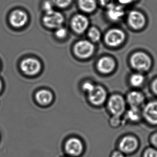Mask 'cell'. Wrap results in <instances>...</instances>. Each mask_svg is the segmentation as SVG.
<instances>
[{
  "label": "cell",
  "instance_id": "d6a6232c",
  "mask_svg": "<svg viewBox=\"0 0 157 157\" xmlns=\"http://www.w3.org/2000/svg\"><path fill=\"white\" fill-rule=\"evenodd\" d=\"M1 88H2V83H1V81L0 80V91L1 90Z\"/></svg>",
  "mask_w": 157,
  "mask_h": 157
},
{
  "label": "cell",
  "instance_id": "7402d4cb",
  "mask_svg": "<svg viewBox=\"0 0 157 157\" xmlns=\"http://www.w3.org/2000/svg\"><path fill=\"white\" fill-rule=\"evenodd\" d=\"M142 157H157V149L152 147H149L143 152Z\"/></svg>",
  "mask_w": 157,
  "mask_h": 157
},
{
  "label": "cell",
  "instance_id": "6da1fadb",
  "mask_svg": "<svg viewBox=\"0 0 157 157\" xmlns=\"http://www.w3.org/2000/svg\"><path fill=\"white\" fill-rule=\"evenodd\" d=\"M130 63L136 70L146 71L150 67L151 61L150 58L145 53L138 52L132 55Z\"/></svg>",
  "mask_w": 157,
  "mask_h": 157
},
{
  "label": "cell",
  "instance_id": "ba28073f",
  "mask_svg": "<svg viewBox=\"0 0 157 157\" xmlns=\"http://www.w3.org/2000/svg\"><path fill=\"white\" fill-rule=\"evenodd\" d=\"M119 147L122 152L130 154L134 153L137 150L139 142L134 136H126L122 140Z\"/></svg>",
  "mask_w": 157,
  "mask_h": 157
},
{
  "label": "cell",
  "instance_id": "44dd1931",
  "mask_svg": "<svg viewBox=\"0 0 157 157\" xmlns=\"http://www.w3.org/2000/svg\"><path fill=\"white\" fill-rule=\"evenodd\" d=\"M88 36L94 42H97L99 40L100 38V32L99 31L94 27L90 28L88 31Z\"/></svg>",
  "mask_w": 157,
  "mask_h": 157
},
{
  "label": "cell",
  "instance_id": "8992f818",
  "mask_svg": "<svg viewBox=\"0 0 157 157\" xmlns=\"http://www.w3.org/2000/svg\"><path fill=\"white\" fill-rule=\"evenodd\" d=\"M125 39L124 32L120 29H113L108 31L105 36L107 44L112 47H116L122 43Z\"/></svg>",
  "mask_w": 157,
  "mask_h": 157
},
{
  "label": "cell",
  "instance_id": "9a60e30c",
  "mask_svg": "<svg viewBox=\"0 0 157 157\" xmlns=\"http://www.w3.org/2000/svg\"><path fill=\"white\" fill-rule=\"evenodd\" d=\"M115 67L114 60L109 57H104L99 59L97 64L98 70L103 74L112 72Z\"/></svg>",
  "mask_w": 157,
  "mask_h": 157
},
{
  "label": "cell",
  "instance_id": "d6986e66",
  "mask_svg": "<svg viewBox=\"0 0 157 157\" xmlns=\"http://www.w3.org/2000/svg\"><path fill=\"white\" fill-rule=\"evenodd\" d=\"M140 111L137 107H132L127 113V117L130 121L136 122L140 118Z\"/></svg>",
  "mask_w": 157,
  "mask_h": 157
},
{
  "label": "cell",
  "instance_id": "4fadbf2b",
  "mask_svg": "<svg viewBox=\"0 0 157 157\" xmlns=\"http://www.w3.org/2000/svg\"><path fill=\"white\" fill-rule=\"evenodd\" d=\"M107 16L112 21H118L125 14L124 9L122 5L113 4L107 8Z\"/></svg>",
  "mask_w": 157,
  "mask_h": 157
},
{
  "label": "cell",
  "instance_id": "3957f363",
  "mask_svg": "<svg viewBox=\"0 0 157 157\" xmlns=\"http://www.w3.org/2000/svg\"><path fill=\"white\" fill-rule=\"evenodd\" d=\"M94 47L92 44L86 40L79 41L75 45L74 52L75 54L80 58H88L94 53Z\"/></svg>",
  "mask_w": 157,
  "mask_h": 157
},
{
  "label": "cell",
  "instance_id": "2e32d148",
  "mask_svg": "<svg viewBox=\"0 0 157 157\" xmlns=\"http://www.w3.org/2000/svg\"><path fill=\"white\" fill-rule=\"evenodd\" d=\"M36 98L39 104L47 105L49 104L53 100V95L51 92L42 90L36 93Z\"/></svg>",
  "mask_w": 157,
  "mask_h": 157
},
{
  "label": "cell",
  "instance_id": "4316f807",
  "mask_svg": "<svg viewBox=\"0 0 157 157\" xmlns=\"http://www.w3.org/2000/svg\"><path fill=\"white\" fill-rule=\"evenodd\" d=\"M150 142L151 147L157 149V132L152 135L150 139Z\"/></svg>",
  "mask_w": 157,
  "mask_h": 157
},
{
  "label": "cell",
  "instance_id": "cb8c5ba5",
  "mask_svg": "<svg viewBox=\"0 0 157 157\" xmlns=\"http://www.w3.org/2000/svg\"><path fill=\"white\" fill-rule=\"evenodd\" d=\"M53 5L54 4L52 1L46 0L43 3V7L44 10L45 11V13H49L54 10L53 9Z\"/></svg>",
  "mask_w": 157,
  "mask_h": 157
},
{
  "label": "cell",
  "instance_id": "484cf974",
  "mask_svg": "<svg viewBox=\"0 0 157 157\" xmlns=\"http://www.w3.org/2000/svg\"><path fill=\"white\" fill-rule=\"evenodd\" d=\"M94 86H95L91 83L86 82L83 85V89L84 90V91L87 92V93L89 94L90 92L92 90L94 89Z\"/></svg>",
  "mask_w": 157,
  "mask_h": 157
},
{
  "label": "cell",
  "instance_id": "5bb4252c",
  "mask_svg": "<svg viewBox=\"0 0 157 157\" xmlns=\"http://www.w3.org/2000/svg\"><path fill=\"white\" fill-rule=\"evenodd\" d=\"M144 115L147 121L153 124H157V101H152L145 106Z\"/></svg>",
  "mask_w": 157,
  "mask_h": 157
},
{
  "label": "cell",
  "instance_id": "603a6c76",
  "mask_svg": "<svg viewBox=\"0 0 157 157\" xmlns=\"http://www.w3.org/2000/svg\"><path fill=\"white\" fill-rule=\"evenodd\" d=\"M52 2L56 6L61 8H65L70 6L72 0H52Z\"/></svg>",
  "mask_w": 157,
  "mask_h": 157
},
{
  "label": "cell",
  "instance_id": "f546056e",
  "mask_svg": "<svg viewBox=\"0 0 157 157\" xmlns=\"http://www.w3.org/2000/svg\"><path fill=\"white\" fill-rule=\"evenodd\" d=\"M119 3L122 6H126L131 4L132 2L136 1V0H118Z\"/></svg>",
  "mask_w": 157,
  "mask_h": 157
},
{
  "label": "cell",
  "instance_id": "83f0119b",
  "mask_svg": "<svg viewBox=\"0 0 157 157\" xmlns=\"http://www.w3.org/2000/svg\"><path fill=\"white\" fill-rule=\"evenodd\" d=\"M99 2L102 6L108 8L110 5L114 3V0H98Z\"/></svg>",
  "mask_w": 157,
  "mask_h": 157
},
{
  "label": "cell",
  "instance_id": "ac0fdd59",
  "mask_svg": "<svg viewBox=\"0 0 157 157\" xmlns=\"http://www.w3.org/2000/svg\"><path fill=\"white\" fill-rule=\"evenodd\" d=\"M78 6L85 13H92L97 8V0H78Z\"/></svg>",
  "mask_w": 157,
  "mask_h": 157
},
{
  "label": "cell",
  "instance_id": "7a4b0ae2",
  "mask_svg": "<svg viewBox=\"0 0 157 157\" xmlns=\"http://www.w3.org/2000/svg\"><path fill=\"white\" fill-rule=\"evenodd\" d=\"M64 17L61 13L53 10L45 13L43 17V23L46 27L50 29H57L63 23Z\"/></svg>",
  "mask_w": 157,
  "mask_h": 157
},
{
  "label": "cell",
  "instance_id": "5b68a950",
  "mask_svg": "<svg viewBox=\"0 0 157 157\" xmlns=\"http://www.w3.org/2000/svg\"><path fill=\"white\" fill-rule=\"evenodd\" d=\"M108 108L110 112L115 116H120L125 109V102L123 98L119 95L110 97L108 101Z\"/></svg>",
  "mask_w": 157,
  "mask_h": 157
},
{
  "label": "cell",
  "instance_id": "9c48e42d",
  "mask_svg": "<svg viewBox=\"0 0 157 157\" xmlns=\"http://www.w3.org/2000/svg\"><path fill=\"white\" fill-rule=\"evenodd\" d=\"M128 21L132 28L135 30H139L144 27L146 19L142 13L138 11L133 10L129 13Z\"/></svg>",
  "mask_w": 157,
  "mask_h": 157
},
{
  "label": "cell",
  "instance_id": "277c9868",
  "mask_svg": "<svg viewBox=\"0 0 157 157\" xmlns=\"http://www.w3.org/2000/svg\"><path fill=\"white\" fill-rule=\"evenodd\" d=\"M21 68L25 74L32 76L40 71L41 64L39 61L34 58H27L21 62Z\"/></svg>",
  "mask_w": 157,
  "mask_h": 157
},
{
  "label": "cell",
  "instance_id": "52a82bcc",
  "mask_svg": "<svg viewBox=\"0 0 157 157\" xmlns=\"http://www.w3.org/2000/svg\"><path fill=\"white\" fill-rule=\"evenodd\" d=\"M28 21L27 13L21 9H16L11 13L9 21L13 27L20 28L25 25Z\"/></svg>",
  "mask_w": 157,
  "mask_h": 157
},
{
  "label": "cell",
  "instance_id": "e0dca14e",
  "mask_svg": "<svg viewBox=\"0 0 157 157\" xmlns=\"http://www.w3.org/2000/svg\"><path fill=\"white\" fill-rule=\"evenodd\" d=\"M128 101L132 107H137L142 104L144 97L142 94L138 91H132L130 92L128 95Z\"/></svg>",
  "mask_w": 157,
  "mask_h": 157
},
{
  "label": "cell",
  "instance_id": "ffe728a7",
  "mask_svg": "<svg viewBox=\"0 0 157 157\" xmlns=\"http://www.w3.org/2000/svg\"><path fill=\"white\" fill-rule=\"evenodd\" d=\"M144 81V77L140 74H135L132 75L130 77V82L132 86L138 87L142 84Z\"/></svg>",
  "mask_w": 157,
  "mask_h": 157
},
{
  "label": "cell",
  "instance_id": "7c38bea8",
  "mask_svg": "<svg viewBox=\"0 0 157 157\" xmlns=\"http://www.w3.org/2000/svg\"><path fill=\"white\" fill-rule=\"evenodd\" d=\"M106 93L103 87L100 86H94V89L89 93L90 102L94 105H100L106 100Z\"/></svg>",
  "mask_w": 157,
  "mask_h": 157
},
{
  "label": "cell",
  "instance_id": "4dcf8cb0",
  "mask_svg": "<svg viewBox=\"0 0 157 157\" xmlns=\"http://www.w3.org/2000/svg\"><path fill=\"white\" fill-rule=\"evenodd\" d=\"M112 157H124L123 155V153L120 151H115L113 153Z\"/></svg>",
  "mask_w": 157,
  "mask_h": 157
},
{
  "label": "cell",
  "instance_id": "8fae6325",
  "mask_svg": "<svg viewBox=\"0 0 157 157\" xmlns=\"http://www.w3.org/2000/svg\"><path fill=\"white\" fill-rule=\"evenodd\" d=\"M67 153L74 157L80 155L83 150V145L78 138H72L68 140L65 145Z\"/></svg>",
  "mask_w": 157,
  "mask_h": 157
},
{
  "label": "cell",
  "instance_id": "30bf717a",
  "mask_svg": "<svg viewBox=\"0 0 157 157\" xmlns=\"http://www.w3.org/2000/svg\"><path fill=\"white\" fill-rule=\"evenodd\" d=\"M71 26L75 32L77 33H82L87 29L89 20L85 15L77 14L71 19Z\"/></svg>",
  "mask_w": 157,
  "mask_h": 157
},
{
  "label": "cell",
  "instance_id": "f1b7e54d",
  "mask_svg": "<svg viewBox=\"0 0 157 157\" xmlns=\"http://www.w3.org/2000/svg\"><path fill=\"white\" fill-rule=\"evenodd\" d=\"M119 116H115L113 117L112 119H111L110 120V122L111 124H112L113 126H117L119 124V123H120V117Z\"/></svg>",
  "mask_w": 157,
  "mask_h": 157
},
{
  "label": "cell",
  "instance_id": "1f68e13d",
  "mask_svg": "<svg viewBox=\"0 0 157 157\" xmlns=\"http://www.w3.org/2000/svg\"><path fill=\"white\" fill-rule=\"evenodd\" d=\"M152 89L153 91L157 94V79L153 82V84H152Z\"/></svg>",
  "mask_w": 157,
  "mask_h": 157
},
{
  "label": "cell",
  "instance_id": "d4e9b609",
  "mask_svg": "<svg viewBox=\"0 0 157 157\" xmlns=\"http://www.w3.org/2000/svg\"><path fill=\"white\" fill-rule=\"evenodd\" d=\"M67 34V31L65 28L59 27L57 28L55 32V35L58 38L62 39L66 37Z\"/></svg>",
  "mask_w": 157,
  "mask_h": 157
}]
</instances>
